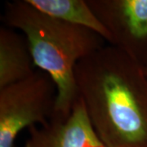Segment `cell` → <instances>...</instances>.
<instances>
[{
    "label": "cell",
    "instance_id": "obj_5",
    "mask_svg": "<svg viewBox=\"0 0 147 147\" xmlns=\"http://www.w3.org/2000/svg\"><path fill=\"white\" fill-rule=\"evenodd\" d=\"M28 131L30 136L24 147H105L79 96L67 119L53 118L45 125L29 127Z\"/></svg>",
    "mask_w": 147,
    "mask_h": 147
},
{
    "label": "cell",
    "instance_id": "obj_3",
    "mask_svg": "<svg viewBox=\"0 0 147 147\" xmlns=\"http://www.w3.org/2000/svg\"><path fill=\"white\" fill-rule=\"evenodd\" d=\"M57 96L56 84L42 70L1 88L0 147H16L23 129L47 123L54 115Z\"/></svg>",
    "mask_w": 147,
    "mask_h": 147
},
{
    "label": "cell",
    "instance_id": "obj_7",
    "mask_svg": "<svg viewBox=\"0 0 147 147\" xmlns=\"http://www.w3.org/2000/svg\"><path fill=\"white\" fill-rule=\"evenodd\" d=\"M37 9L69 24L85 27L100 34L108 43L109 33L88 4L87 0H27Z\"/></svg>",
    "mask_w": 147,
    "mask_h": 147
},
{
    "label": "cell",
    "instance_id": "obj_1",
    "mask_svg": "<svg viewBox=\"0 0 147 147\" xmlns=\"http://www.w3.org/2000/svg\"><path fill=\"white\" fill-rule=\"evenodd\" d=\"M79 97L105 147H147V76L144 66L113 45L75 67Z\"/></svg>",
    "mask_w": 147,
    "mask_h": 147
},
{
    "label": "cell",
    "instance_id": "obj_8",
    "mask_svg": "<svg viewBox=\"0 0 147 147\" xmlns=\"http://www.w3.org/2000/svg\"><path fill=\"white\" fill-rule=\"evenodd\" d=\"M144 70H145V73H146V76H147V62L146 64L144 65Z\"/></svg>",
    "mask_w": 147,
    "mask_h": 147
},
{
    "label": "cell",
    "instance_id": "obj_6",
    "mask_svg": "<svg viewBox=\"0 0 147 147\" xmlns=\"http://www.w3.org/2000/svg\"><path fill=\"white\" fill-rule=\"evenodd\" d=\"M35 65L24 34L0 28V88L31 76Z\"/></svg>",
    "mask_w": 147,
    "mask_h": 147
},
{
    "label": "cell",
    "instance_id": "obj_4",
    "mask_svg": "<svg viewBox=\"0 0 147 147\" xmlns=\"http://www.w3.org/2000/svg\"><path fill=\"white\" fill-rule=\"evenodd\" d=\"M118 47L144 66L147 46V0H87Z\"/></svg>",
    "mask_w": 147,
    "mask_h": 147
},
{
    "label": "cell",
    "instance_id": "obj_2",
    "mask_svg": "<svg viewBox=\"0 0 147 147\" xmlns=\"http://www.w3.org/2000/svg\"><path fill=\"white\" fill-rule=\"evenodd\" d=\"M3 21L5 26L22 31L35 66L49 74L56 84L57 96L53 118L67 119L79 96L75 67L106 41L90 29L48 16L27 0L7 3Z\"/></svg>",
    "mask_w": 147,
    "mask_h": 147
}]
</instances>
